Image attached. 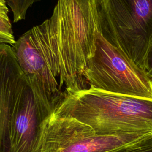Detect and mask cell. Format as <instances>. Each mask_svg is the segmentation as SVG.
Returning a JSON list of instances; mask_svg holds the SVG:
<instances>
[{
    "instance_id": "1",
    "label": "cell",
    "mask_w": 152,
    "mask_h": 152,
    "mask_svg": "<svg viewBox=\"0 0 152 152\" xmlns=\"http://www.w3.org/2000/svg\"><path fill=\"white\" fill-rule=\"evenodd\" d=\"M40 26L60 87L65 85L66 95L87 88L84 71L100 31L97 0H58L52 16Z\"/></svg>"
},
{
    "instance_id": "2",
    "label": "cell",
    "mask_w": 152,
    "mask_h": 152,
    "mask_svg": "<svg viewBox=\"0 0 152 152\" xmlns=\"http://www.w3.org/2000/svg\"><path fill=\"white\" fill-rule=\"evenodd\" d=\"M53 115L73 118L103 135L152 134V99L91 87L66 95Z\"/></svg>"
},
{
    "instance_id": "3",
    "label": "cell",
    "mask_w": 152,
    "mask_h": 152,
    "mask_svg": "<svg viewBox=\"0 0 152 152\" xmlns=\"http://www.w3.org/2000/svg\"><path fill=\"white\" fill-rule=\"evenodd\" d=\"M97 2L103 36L143 70L144 58L152 40V0Z\"/></svg>"
},
{
    "instance_id": "4",
    "label": "cell",
    "mask_w": 152,
    "mask_h": 152,
    "mask_svg": "<svg viewBox=\"0 0 152 152\" xmlns=\"http://www.w3.org/2000/svg\"><path fill=\"white\" fill-rule=\"evenodd\" d=\"M96 49L84 71L90 87L114 94L152 99V80L119 49L97 31Z\"/></svg>"
},
{
    "instance_id": "5",
    "label": "cell",
    "mask_w": 152,
    "mask_h": 152,
    "mask_svg": "<svg viewBox=\"0 0 152 152\" xmlns=\"http://www.w3.org/2000/svg\"><path fill=\"white\" fill-rule=\"evenodd\" d=\"M18 64L32 90L40 115L46 122L65 99L45 50L37 26L12 46Z\"/></svg>"
},
{
    "instance_id": "6",
    "label": "cell",
    "mask_w": 152,
    "mask_h": 152,
    "mask_svg": "<svg viewBox=\"0 0 152 152\" xmlns=\"http://www.w3.org/2000/svg\"><path fill=\"white\" fill-rule=\"evenodd\" d=\"M152 139V134H96L71 117L52 115L45 125L41 152H113Z\"/></svg>"
},
{
    "instance_id": "7",
    "label": "cell",
    "mask_w": 152,
    "mask_h": 152,
    "mask_svg": "<svg viewBox=\"0 0 152 152\" xmlns=\"http://www.w3.org/2000/svg\"><path fill=\"white\" fill-rule=\"evenodd\" d=\"M45 125L28 85L17 95L11 108L10 152H41Z\"/></svg>"
},
{
    "instance_id": "8",
    "label": "cell",
    "mask_w": 152,
    "mask_h": 152,
    "mask_svg": "<svg viewBox=\"0 0 152 152\" xmlns=\"http://www.w3.org/2000/svg\"><path fill=\"white\" fill-rule=\"evenodd\" d=\"M28 85L12 46L0 43V152H10L11 108L17 95Z\"/></svg>"
},
{
    "instance_id": "9",
    "label": "cell",
    "mask_w": 152,
    "mask_h": 152,
    "mask_svg": "<svg viewBox=\"0 0 152 152\" xmlns=\"http://www.w3.org/2000/svg\"><path fill=\"white\" fill-rule=\"evenodd\" d=\"M5 0H0V43L13 45L15 43Z\"/></svg>"
},
{
    "instance_id": "10",
    "label": "cell",
    "mask_w": 152,
    "mask_h": 152,
    "mask_svg": "<svg viewBox=\"0 0 152 152\" xmlns=\"http://www.w3.org/2000/svg\"><path fill=\"white\" fill-rule=\"evenodd\" d=\"M7 4L10 7L13 13L14 22L16 23L23 20L28 8L31 5L40 0H5Z\"/></svg>"
},
{
    "instance_id": "11",
    "label": "cell",
    "mask_w": 152,
    "mask_h": 152,
    "mask_svg": "<svg viewBox=\"0 0 152 152\" xmlns=\"http://www.w3.org/2000/svg\"><path fill=\"white\" fill-rule=\"evenodd\" d=\"M113 152H152V139Z\"/></svg>"
},
{
    "instance_id": "12",
    "label": "cell",
    "mask_w": 152,
    "mask_h": 152,
    "mask_svg": "<svg viewBox=\"0 0 152 152\" xmlns=\"http://www.w3.org/2000/svg\"><path fill=\"white\" fill-rule=\"evenodd\" d=\"M143 70L152 80V40L149 45L144 58Z\"/></svg>"
}]
</instances>
